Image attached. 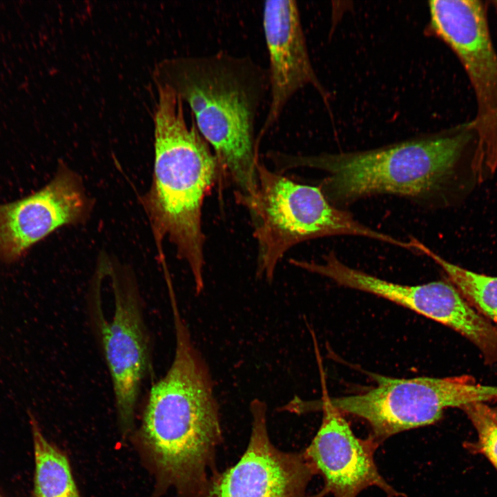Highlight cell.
I'll use <instances>...</instances> for the list:
<instances>
[{"label":"cell","mask_w":497,"mask_h":497,"mask_svg":"<svg viewBox=\"0 0 497 497\" xmlns=\"http://www.w3.org/2000/svg\"><path fill=\"white\" fill-rule=\"evenodd\" d=\"M175 353L148 393L129 439L153 480L150 497L175 491L193 497L216 471L222 442L219 405L206 360L193 342L177 301L170 303Z\"/></svg>","instance_id":"obj_1"},{"label":"cell","mask_w":497,"mask_h":497,"mask_svg":"<svg viewBox=\"0 0 497 497\" xmlns=\"http://www.w3.org/2000/svg\"><path fill=\"white\" fill-rule=\"evenodd\" d=\"M478 138L472 119L440 132L355 152L281 153L282 170L305 167L325 171L321 188L331 203L347 204L378 194L460 204L480 185L476 171Z\"/></svg>","instance_id":"obj_2"},{"label":"cell","mask_w":497,"mask_h":497,"mask_svg":"<svg viewBox=\"0 0 497 497\" xmlns=\"http://www.w3.org/2000/svg\"><path fill=\"white\" fill-rule=\"evenodd\" d=\"M153 73L155 84L171 88L189 106L235 192L252 194L260 162L255 124L269 93L267 69L248 57L220 51L166 59Z\"/></svg>","instance_id":"obj_3"},{"label":"cell","mask_w":497,"mask_h":497,"mask_svg":"<svg viewBox=\"0 0 497 497\" xmlns=\"http://www.w3.org/2000/svg\"><path fill=\"white\" fill-rule=\"evenodd\" d=\"M155 84L154 171L144 205L157 242L168 238L188 264L199 294L204 287L202 206L222 170L194 121L188 124L179 96L167 86Z\"/></svg>","instance_id":"obj_4"},{"label":"cell","mask_w":497,"mask_h":497,"mask_svg":"<svg viewBox=\"0 0 497 497\" xmlns=\"http://www.w3.org/2000/svg\"><path fill=\"white\" fill-rule=\"evenodd\" d=\"M248 211L257 245V275L271 281L278 262L293 246L332 235L361 236L407 248V242L373 230L337 208L320 187L297 183L260 162L251 195L235 192Z\"/></svg>","instance_id":"obj_5"},{"label":"cell","mask_w":497,"mask_h":497,"mask_svg":"<svg viewBox=\"0 0 497 497\" xmlns=\"http://www.w3.org/2000/svg\"><path fill=\"white\" fill-rule=\"evenodd\" d=\"M429 30L454 53L472 89L477 134L476 170L482 184L497 171V50L488 1H429Z\"/></svg>","instance_id":"obj_6"},{"label":"cell","mask_w":497,"mask_h":497,"mask_svg":"<svg viewBox=\"0 0 497 497\" xmlns=\"http://www.w3.org/2000/svg\"><path fill=\"white\" fill-rule=\"evenodd\" d=\"M373 377L375 386L354 395L329 396V402L342 413L364 420L378 445L395 434L435 423L447 408L461 409L469 404L497 400V386L478 383L469 375Z\"/></svg>","instance_id":"obj_7"},{"label":"cell","mask_w":497,"mask_h":497,"mask_svg":"<svg viewBox=\"0 0 497 497\" xmlns=\"http://www.w3.org/2000/svg\"><path fill=\"white\" fill-rule=\"evenodd\" d=\"M108 271L113 314L110 320L104 315L101 269L90 292L89 313L110 377L119 431L123 439H128L135 427L143 382L152 371L151 345L135 281L126 272Z\"/></svg>","instance_id":"obj_8"},{"label":"cell","mask_w":497,"mask_h":497,"mask_svg":"<svg viewBox=\"0 0 497 497\" xmlns=\"http://www.w3.org/2000/svg\"><path fill=\"white\" fill-rule=\"evenodd\" d=\"M298 267L340 285L387 299L449 327L472 343L484 360L497 356V327L448 280L418 285L391 282L351 268L333 254L326 255L321 262L301 260Z\"/></svg>","instance_id":"obj_9"},{"label":"cell","mask_w":497,"mask_h":497,"mask_svg":"<svg viewBox=\"0 0 497 497\" xmlns=\"http://www.w3.org/2000/svg\"><path fill=\"white\" fill-rule=\"evenodd\" d=\"M250 411L251 433L244 454L233 466L216 470L193 497H307L315 474L304 453L283 451L273 444L264 402L254 399Z\"/></svg>","instance_id":"obj_10"},{"label":"cell","mask_w":497,"mask_h":497,"mask_svg":"<svg viewBox=\"0 0 497 497\" xmlns=\"http://www.w3.org/2000/svg\"><path fill=\"white\" fill-rule=\"evenodd\" d=\"M322 371L321 399L294 410L321 409V425L303 452L315 474L323 478L322 489L311 497H356L369 487L382 489L388 497L402 495L380 475L374 460L378 444L371 437L362 439L353 432L342 413L329 402Z\"/></svg>","instance_id":"obj_11"},{"label":"cell","mask_w":497,"mask_h":497,"mask_svg":"<svg viewBox=\"0 0 497 497\" xmlns=\"http://www.w3.org/2000/svg\"><path fill=\"white\" fill-rule=\"evenodd\" d=\"M90 208L81 178L60 165L52 180L39 191L0 204V263L19 261L57 228L85 221Z\"/></svg>","instance_id":"obj_12"},{"label":"cell","mask_w":497,"mask_h":497,"mask_svg":"<svg viewBox=\"0 0 497 497\" xmlns=\"http://www.w3.org/2000/svg\"><path fill=\"white\" fill-rule=\"evenodd\" d=\"M262 24L269 54V106L258 143L298 91L310 85L325 95L311 64L297 2L265 1Z\"/></svg>","instance_id":"obj_13"},{"label":"cell","mask_w":497,"mask_h":497,"mask_svg":"<svg viewBox=\"0 0 497 497\" xmlns=\"http://www.w3.org/2000/svg\"><path fill=\"white\" fill-rule=\"evenodd\" d=\"M29 422L35 459L31 497H82L68 455L46 438L32 413Z\"/></svg>","instance_id":"obj_14"},{"label":"cell","mask_w":497,"mask_h":497,"mask_svg":"<svg viewBox=\"0 0 497 497\" xmlns=\"http://www.w3.org/2000/svg\"><path fill=\"white\" fill-rule=\"evenodd\" d=\"M418 251L428 256L481 315L497 327V276L480 273L452 263L418 242Z\"/></svg>","instance_id":"obj_15"},{"label":"cell","mask_w":497,"mask_h":497,"mask_svg":"<svg viewBox=\"0 0 497 497\" xmlns=\"http://www.w3.org/2000/svg\"><path fill=\"white\" fill-rule=\"evenodd\" d=\"M477 434V448L497 471V422L485 402L467 405L461 409Z\"/></svg>","instance_id":"obj_16"},{"label":"cell","mask_w":497,"mask_h":497,"mask_svg":"<svg viewBox=\"0 0 497 497\" xmlns=\"http://www.w3.org/2000/svg\"><path fill=\"white\" fill-rule=\"evenodd\" d=\"M489 6L492 8L494 10L496 17H497V0L495 1H488Z\"/></svg>","instance_id":"obj_17"},{"label":"cell","mask_w":497,"mask_h":497,"mask_svg":"<svg viewBox=\"0 0 497 497\" xmlns=\"http://www.w3.org/2000/svg\"><path fill=\"white\" fill-rule=\"evenodd\" d=\"M490 411H491V416H493L494 419L497 422V406L490 407Z\"/></svg>","instance_id":"obj_18"},{"label":"cell","mask_w":497,"mask_h":497,"mask_svg":"<svg viewBox=\"0 0 497 497\" xmlns=\"http://www.w3.org/2000/svg\"><path fill=\"white\" fill-rule=\"evenodd\" d=\"M0 497H4V496H3L0 494Z\"/></svg>","instance_id":"obj_19"}]
</instances>
